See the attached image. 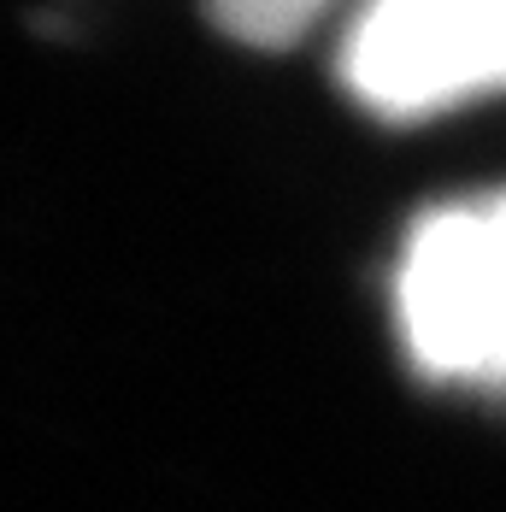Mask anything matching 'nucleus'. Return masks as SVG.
I'll list each match as a JSON object with an SVG mask.
<instances>
[{"mask_svg": "<svg viewBox=\"0 0 506 512\" xmlns=\"http://www.w3.org/2000/svg\"><path fill=\"white\" fill-rule=\"evenodd\" d=\"M218 30L236 36V42H253V48H283L295 42L306 24L330 6V0H206Z\"/></svg>", "mask_w": 506, "mask_h": 512, "instance_id": "nucleus-3", "label": "nucleus"}, {"mask_svg": "<svg viewBox=\"0 0 506 512\" xmlns=\"http://www.w3.org/2000/svg\"><path fill=\"white\" fill-rule=\"evenodd\" d=\"M342 77L389 118L506 89V0H371L342 42Z\"/></svg>", "mask_w": 506, "mask_h": 512, "instance_id": "nucleus-2", "label": "nucleus"}, {"mask_svg": "<svg viewBox=\"0 0 506 512\" xmlns=\"http://www.w3.org/2000/svg\"><path fill=\"white\" fill-rule=\"evenodd\" d=\"M395 301L430 377L506 383V195L430 212L406 242Z\"/></svg>", "mask_w": 506, "mask_h": 512, "instance_id": "nucleus-1", "label": "nucleus"}]
</instances>
